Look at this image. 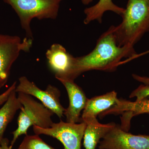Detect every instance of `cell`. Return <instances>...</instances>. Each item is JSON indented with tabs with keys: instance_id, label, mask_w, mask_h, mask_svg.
<instances>
[{
	"instance_id": "cell-4",
	"label": "cell",
	"mask_w": 149,
	"mask_h": 149,
	"mask_svg": "<svg viewBox=\"0 0 149 149\" xmlns=\"http://www.w3.org/2000/svg\"><path fill=\"white\" fill-rule=\"evenodd\" d=\"M17 94L22 107L17 118L18 126L12 133L13 137L10 146L11 148L19 136L27 135V130L31 126L49 128L54 123L52 117L54 113L52 111L35 100L31 96L21 93Z\"/></svg>"
},
{
	"instance_id": "cell-5",
	"label": "cell",
	"mask_w": 149,
	"mask_h": 149,
	"mask_svg": "<svg viewBox=\"0 0 149 149\" xmlns=\"http://www.w3.org/2000/svg\"><path fill=\"white\" fill-rule=\"evenodd\" d=\"M33 39L23 40L17 36L0 34V89L7 82L13 65L21 52H28L32 47Z\"/></svg>"
},
{
	"instance_id": "cell-2",
	"label": "cell",
	"mask_w": 149,
	"mask_h": 149,
	"mask_svg": "<svg viewBox=\"0 0 149 149\" xmlns=\"http://www.w3.org/2000/svg\"><path fill=\"white\" fill-rule=\"evenodd\" d=\"M121 17V23L114 26L117 45L134 47L149 31V0H128Z\"/></svg>"
},
{
	"instance_id": "cell-9",
	"label": "cell",
	"mask_w": 149,
	"mask_h": 149,
	"mask_svg": "<svg viewBox=\"0 0 149 149\" xmlns=\"http://www.w3.org/2000/svg\"><path fill=\"white\" fill-rule=\"evenodd\" d=\"M46 57L50 69L56 79H69L76 78L74 71L75 58L60 44L55 43L46 53Z\"/></svg>"
},
{
	"instance_id": "cell-17",
	"label": "cell",
	"mask_w": 149,
	"mask_h": 149,
	"mask_svg": "<svg viewBox=\"0 0 149 149\" xmlns=\"http://www.w3.org/2000/svg\"><path fill=\"white\" fill-rule=\"evenodd\" d=\"M16 86L17 82H14L12 85H11L5 92L0 95V105L4 103H5L7 100L11 93L16 89Z\"/></svg>"
},
{
	"instance_id": "cell-6",
	"label": "cell",
	"mask_w": 149,
	"mask_h": 149,
	"mask_svg": "<svg viewBox=\"0 0 149 149\" xmlns=\"http://www.w3.org/2000/svg\"><path fill=\"white\" fill-rule=\"evenodd\" d=\"M86 123L65 122L61 120L57 123H54L49 128L33 126L36 135L51 136L59 141L64 149H81V142L84 136Z\"/></svg>"
},
{
	"instance_id": "cell-15",
	"label": "cell",
	"mask_w": 149,
	"mask_h": 149,
	"mask_svg": "<svg viewBox=\"0 0 149 149\" xmlns=\"http://www.w3.org/2000/svg\"><path fill=\"white\" fill-rule=\"evenodd\" d=\"M15 90L12 92L7 100L0 109V141L3 138L4 133L8 125L13 120L17 111L22 107L16 96Z\"/></svg>"
},
{
	"instance_id": "cell-14",
	"label": "cell",
	"mask_w": 149,
	"mask_h": 149,
	"mask_svg": "<svg viewBox=\"0 0 149 149\" xmlns=\"http://www.w3.org/2000/svg\"><path fill=\"white\" fill-rule=\"evenodd\" d=\"M107 11H111L121 16L125 9L116 5L112 0H100L95 5L85 9L84 13L86 17L84 20V24H88L95 20L102 23V17Z\"/></svg>"
},
{
	"instance_id": "cell-11",
	"label": "cell",
	"mask_w": 149,
	"mask_h": 149,
	"mask_svg": "<svg viewBox=\"0 0 149 149\" xmlns=\"http://www.w3.org/2000/svg\"><path fill=\"white\" fill-rule=\"evenodd\" d=\"M144 113H149V96L134 102L119 99L116 105L100 116L103 117L111 113L122 114L120 128L128 132L130 128L131 118L135 116Z\"/></svg>"
},
{
	"instance_id": "cell-8",
	"label": "cell",
	"mask_w": 149,
	"mask_h": 149,
	"mask_svg": "<svg viewBox=\"0 0 149 149\" xmlns=\"http://www.w3.org/2000/svg\"><path fill=\"white\" fill-rule=\"evenodd\" d=\"M99 144V149H149V136L133 135L116 125Z\"/></svg>"
},
{
	"instance_id": "cell-12",
	"label": "cell",
	"mask_w": 149,
	"mask_h": 149,
	"mask_svg": "<svg viewBox=\"0 0 149 149\" xmlns=\"http://www.w3.org/2000/svg\"><path fill=\"white\" fill-rule=\"evenodd\" d=\"M118 100L117 93L114 91L88 99L81 116L82 122H85L93 118H97L98 115L116 105Z\"/></svg>"
},
{
	"instance_id": "cell-18",
	"label": "cell",
	"mask_w": 149,
	"mask_h": 149,
	"mask_svg": "<svg viewBox=\"0 0 149 149\" xmlns=\"http://www.w3.org/2000/svg\"><path fill=\"white\" fill-rule=\"evenodd\" d=\"M0 149H13L9 146V141L6 138H3L0 141Z\"/></svg>"
},
{
	"instance_id": "cell-1",
	"label": "cell",
	"mask_w": 149,
	"mask_h": 149,
	"mask_svg": "<svg viewBox=\"0 0 149 149\" xmlns=\"http://www.w3.org/2000/svg\"><path fill=\"white\" fill-rule=\"evenodd\" d=\"M114 29V26H111L100 37L95 47L91 53L76 58L74 71L76 77L92 70L113 71L120 65L123 58H136L138 54L134 47L118 45Z\"/></svg>"
},
{
	"instance_id": "cell-20",
	"label": "cell",
	"mask_w": 149,
	"mask_h": 149,
	"mask_svg": "<svg viewBox=\"0 0 149 149\" xmlns=\"http://www.w3.org/2000/svg\"><path fill=\"white\" fill-rule=\"evenodd\" d=\"M149 54V50H148L146 51V52H144L143 53H142L141 54H138L137 56V58L141 56H142L143 55H144L145 54Z\"/></svg>"
},
{
	"instance_id": "cell-3",
	"label": "cell",
	"mask_w": 149,
	"mask_h": 149,
	"mask_svg": "<svg viewBox=\"0 0 149 149\" xmlns=\"http://www.w3.org/2000/svg\"><path fill=\"white\" fill-rule=\"evenodd\" d=\"M63 0H3L15 12L27 37L33 39L32 19H55Z\"/></svg>"
},
{
	"instance_id": "cell-7",
	"label": "cell",
	"mask_w": 149,
	"mask_h": 149,
	"mask_svg": "<svg viewBox=\"0 0 149 149\" xmlns=\"http://www.w3.org/2000/svg\"><path fill=\"white\" fill-rule=\"evenodd\" d=\"M15 91L16 93H23L35 97L59 118L63 117L65 109L61 103L60 91L55 86L49 85L46 90H42L23 76L19 79V84Z\"/></svg>"
},
{
	"instance_id": "cell-16",
	"label": "cell",
	"mask_w": 149,
	"mask_h": 149,
	"mask_svg": "<svg viewBox=\"0 0 149 149\" xmlns=\"http://www.w3.org/2000/svg\"><path fill=\"white\" fill-rule=\"evenodd\" d=\"M17 149H56L45 143L39 135H26Z\"/></svg>"
},
{
	"instance_id": "cell-10",
	"label": "cell",
	"mask_w": 149,
	"mask_h": 149,
	"mask_svg": "<svg viewBox=\"0 0 149 149\" xmlns=\"http://www.w3.org/2000/svg\"><path fill=\"white\" fill-rule=\"evenodd\" d=\"M58 80L64 85L69 98V106L65 109L64 113L66 122L72 123L82 122L80 114L85 109L88 99L83 89L74 83V80L69 79Z\"/></svg>"
},
{
	"instance_id": "cell-13",
	"label": "cell",
	"mask_w": 149,
	"mask_h": 149,
	"mask_svg": "<svg viewBox=\"0 0 149 149\" xmlns=\"http://www.w3.org/2000/svg\"><path fill=\"white\" fill-rule=\"evenodd\" d=\"M86 128L83 136V146L85 149H96L101 139L116 125L114 123L102 124L93 118L85 122Z\"/></svg>"
},
{
	"instance_id": "cell-19",
	"label": "cell",
	"mask_w": 149,
	"mask_h": 149,
	"mask_svg": "<svg viewBox=\"0 0 149 149\" xmlns=\"http://www.w3.org/2000/svg\"><path fill=\"white\" fill-rule=\"evenodd\" d=\"M93 0H81L82 3L83 4L87 5L89 4V3L92 2Z\"/></svg>"
}]
</instances>
